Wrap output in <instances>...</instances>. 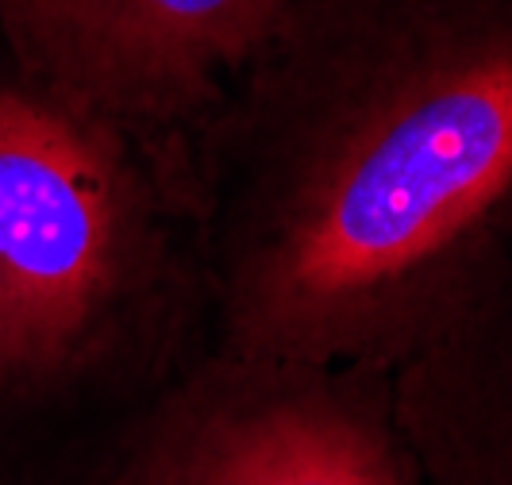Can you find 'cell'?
<instances>
[{
    "mask_svg": "<svg viewBox=\"0 0 512 485\" xmlns=\"http://www.w3.org/2000/svg\"><path fill=\"white\" fill-rule=\"evenodd\" d=\"M185 143L0 70V485H112L89 435L178 312Z\"/></svg>",
    "mask_w": 512,
    "mask_h": 485,
    "instance_id": "2",
    "label": "cell"
},
{
    "mask_svg": "<svg viewBox=\"0 0 512 485\" xmlns=\"http://www.w3.org/2000/svg\"><path fill=\"white\" fill-rule=\"evenodd\" d=\"M374 374L216 351L112 485H405Z\"/></svg>",
    "mask_w": 512,
    "mask_h": 485,
    "instance_id": "3",
    "label": "cell"
},
{
    "mask_svg": "<svg viewBox=\"0 0 512 485\" xmlns=\"http://www.w3.org/2000/svg\"><path fill=\"white\" fill-rule=\"evenodd\" d=\"M212 124L216 351L382 374L474 308L512 220V0H293Z\"/></svg>",
    "mask_w": 512,
    "mask_h": 485,
    "instance_id": "1",
    "label": "cell"
},
{
    "mask_svg": "<svg viewBox=\"0 0 512 485\" xmlns=\"http://www.w3.org/2000/svg\"><path fill=\"white\" fill-rule=\"evenodd\" d=\"M293 0H0L8 66L116 124L185 143L228 104Z\"/></svg>",
    "mask_w": 512,
    "mask_h": 485,
    "instance_id": "4",
    "label": "cell"
}]
</instances>
